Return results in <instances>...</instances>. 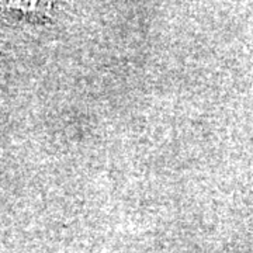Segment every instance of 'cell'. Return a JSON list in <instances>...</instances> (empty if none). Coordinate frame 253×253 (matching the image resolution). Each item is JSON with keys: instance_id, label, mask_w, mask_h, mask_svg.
I'll return each mask as SVG.
<instances>
[{"instance_id": "1", "label": "cell", "mask_w": 253, "mask_h": 253, "mask_svg": "<svg viewBox=\"0 0 253 253\" xmlns=\"http://www.w3.org/2000/svg\"><path fill=\"white\" fill-rule=\"evenodd\" d=\"M0 4L3 11L9 13L11 17L40 24L51 21L55 9L54 3L48 1H4Z\"/></svg>"}]
</instances>
